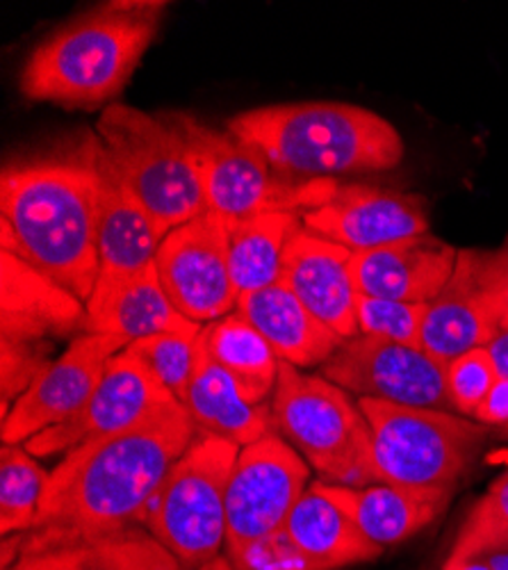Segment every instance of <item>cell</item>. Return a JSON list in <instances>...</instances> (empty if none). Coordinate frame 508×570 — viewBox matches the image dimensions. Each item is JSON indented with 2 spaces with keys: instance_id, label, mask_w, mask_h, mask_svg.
Segmentation results:
<instances>
[{
  "instance_id": "7a4b0ae2",
  "label": "cell",
  "mask_w": 508,
  "mask_h": 570,
  "mask_svg": "<svg viewBox=\"0 0 508 570\" xmlns=\"http://www.w3.org/2000/svg\"><path fill=\"white\" fill-rule=\"evenodd\" d=\"M101 139L17 158L0 174V249L17 252L80 302L99 278Z\"/></svg>"
},
{
  "instance_id": "836d02e7",
  "label": "cell",
  "mask_w": 508,
  "mask_h": 570,
  "mask_svg": "<svg viewBox=\"0 0 508 570\" xmlns=\"http://www.w3.org/2000/svg\"><path fill=\"white\" fill-rule=\"evenodd\" d=\"M440 570H508V541L454 546Z\"/></svg>"
},
{
  "instance_id": "9a60e30c",
  "label": "cell",
  "mask_w": 508,
  "mask_h": 570,
  "mask_svg": "<svg viewBox=\"0 0 508 570\" xmlns=\"http://www.w3.org/2000/svg\"><path fill=\"white\" fill-rule=\"evenodd\" d=\"M171 402L178 400L160 382H156L140 361H135L123 350L110 361L101 386L91 395L87 406L67 422L30 439L26 450L32 456L71 452L87 441L123 432Z\"/></svg>"
},
{
  "instance_id": "7c38bea8",
  "label": "cell",
  "mask_w": 508,
  "mask_h": 570,
  "mask_svg": "<svg viewBox=\"0 0 508 570\" xmlns=\"http://www.w3.org/2000/svg\"><path fill=\"white\" fill-rule=\"evenodd\" d=\"M325 379L358 397L401 406L454 411L447 395V363L420 347L358 334L321 365Z\"/></svg>"
},
{
  "instance_id": "2e32d148",
  "label": "cell",
  "mask_w": 508,
  "mask_h": 570,
  "mask_svg": "<svg viewBox=\"0 0 508 570\" xmlns=\"http://www.w3.org/2000/svg\"><path fill=\"white\" fill-rule=\"evenodd\" d=\"M501 320L488 288L486 252L460 249L445 291L429 304L422 326V350L442 363L488 347Z\"/></svg>"
},
{
  "instance_id": "8992f818",
  "label": "cell",
  "mask_w": 508,
  "mask_h": 570,
  "mask_svg": "<svg viewBox=\"0 0 508 570\" xmlns=\"http://www.w3.org/2000/svg\"><path fill=\"white\" fill-rule=\"evenodd\" d=\"M271 415L279 432L321 474V482L353 489L381 484L369 422L347 391L329 379L303 374L281 361Z\"/></svg>"
},
{
  "instance_id": "e0dca14e",
  "label": "cell",
  "mask_w": 508,
  "mask_h": 570,
  "mask_svg": "<svg viewBox=\"0 0 508 570\" xmlns=\"http://www.w3.org/2000/svg\"><path fill=\"white\" fill-rule=\"evenodd\" d=\"M87 304L17 252L0 249V343L43 345L82 328Z\"/></svg>"
},
{
  "instance_id": "ffe728a7",
  "label": "cell",
  "mask_w": 508,
  "mask_h": 570,
  "mask_svg": "<svg viewBox=\"0 0 508 570\" xmlns=\"http://www.w3.org/2000/svg\"><path fill=\"white\" fill-rule=\"evenodd\" d=\"M351 256L342 245L301 226L288 243L281 265V283L342 341L358 336Z\"/></svg>"
},
{
  "instance_id": "d590c367",
  "label": "cell",
  "mask_w": 508,
  "mask_h": 570,
  "mask_svg": "<svg viewBox=\"0 0 508 570\" xmlns=\"http://www.w3.org/2000/svg\"><path fill=\"white\" fill-rule=\"evenodd\" d=\"M488 352H490V358L495 363L497 376H501L508 382V328L506 326L499 328V334L488 345Z\"/></svg>"
},
{
  "instance_id": "ac0fdd59",
  "label": "cell",
  "mask_w": 508,
  "mask_h": 570,
  "mask_svg": "<svg viewBox=\"0 0 508 570\" xmlns=\"http://www.w3.org/2000/svg\"><path fill=\"white\" fill-rule=\"evenodd\" d=\"M99 171V278L91 295L119 288L151 267L167 237L142 202L130 193L103 147Z\"/></svg>"
},
{
  "instance_id": "83f0119b",
  "label": "cell",
  "mask_w": 508,
  "mask_h": 570,
  "mask_svg": "<svg viewBox=\"0 0 508 570\" xmlns=\"http://www.w3.org/2000/svg\"><path fill=\"white\" fill-rule=\"evenodd\" d=\"M301 226L297 213H262L230 226V276L240 297L281 281L288 243Z\"/></svg>"
},
{
  "instance_id": "f1b7e54d",
  "label": "cell",
  "mask_w": 508,
  "mask_h": 570,
  "mask_svg": "<svg viewBox=\"0 0 508 570\" xmlns=\"http://www.w3.org/2000/svg\"><path fill=\"white\" fill-rule=\"evenodd\" d=\"M51 472L21 445H6L0 452V532L3 537L30 530Z\"/></svg>"
},
{
  "instance_id": "44dd1931",
  "label": "cell",
  "mask_w": 508,
  "mask_h": 570,
  "mask_svg": "<svg viewBox=\"0 0 508 570\" xmlns=\"http://www.w3.org/2000/svg\"><path fill=\"white\" fill-rule=\"evenodd\" d=\"M312 491L340 507L356 528L381 548L397 546L425 530L449 504L454 489H415L395 484L340 487L312 482Z\"/></svg>"
},
{
  "instance_id": "30bf717a",
  "label": "cell",
  "mask_w": 508,
  "mask_h": 570,
  "mask_svg": "<svg viewBox=\"0 0 508 570\" xmlns=\"http://www.w3.org/2000/svg\"><path fill=\"white\" fill-rule=\"evenodd\" d=\"M306 461L269 432L242 448L226 495V546L238 570H253L306 493Z\"/></svg>"
},
{
  "instance_id": "603a6c76",
  "label": "cell",
  "mask_w": 508,
  "mask_h": 570,
  "mask_svg": "<svg viewBox=\"0 0 508 570\" xmlns=\"http://www.w3.org/2000/svg\"><path fill=\"white\" fill-rule=\"evenodd\" d=\"M279 543L292 554L297 570H336L372 561L384 552L340 507L312 489L292 509Z\"/></svg>"
},
{
  "instance_id": "cb8c5ba5",
  "label": "cell",
  "mask_w": 508,
  "mask_h": 570,
  "mask_svg": "<svg viewBox=\"0 0 508 570\" xmlns=\"http://www.w3.org/2000/svg\"><path fill=\"white\" fill-rule=\"evenodd\" d=\"M203 326L185 317L167 297L156 263L142 274L121 283L101 295H91L87 302V320L82 334L119 336L128 343L149 336L199 334Z\"/></svg>"
},
{
  "instance_id": "e575fe53",
  "label": "cell",
  "mask_w": 508,
  "mask_h": 570,
  "mask_svg": "<svg viewBox=\"0 0 508 570\" xmlns=\"http://www.w3.org/2000/svg\"><path fill=\"white\" fill-rule=\"evenodd\" d=\"M486 278L501 326L508 328V235L499 249L486 252Z\"/></svg>"
},
{
  "instance_id": "6da1fadb",
  "label": "cell",
  "mask_w": 508,
  "mask_h": 570,
  "mask_svg": "<svg viewBox=\"0 0 508 570\" xmlns=\"http://www.w3.org/2000/svg\"><path fill=\"white\" fill-rule=\"evenodd\" d=\"M197 432L188 409L171 402L123 432L73 448L51 472L28 537H103L142 522L167 472L190 450Z\"/></svg>"
},
{
  "instance_id": "4fadbf2b",
  "label": "cell",
  "mask_w": 508,
  "mask_h": 570,
  "mask_svg": "<svg viewBox=\"0 0 508 570\" xmlns=\"http://www.w3.org/2000/svg\"><path fill=\"white\" fill-rule=\"evenodd\" d=\"M130 343L119 336L82 334L46 365L3 417V443L21 445L80 413L101 386L110 361Z\"/></svg>"
},
{
  "instance_id": "1f68e13d",
  "label": "cell",
  "mask_w": 508,
  "mask_h": 570,
  "mask_svg": "<svg viewBox=\"0 0 508 570\" xmlns=\"http://www.w3.org/2000/svg\"><path fill=\"white\" fill-rule=\"evenodd\" d=\"M445 379L451 409L458 415H470L475 420V413L479 411V406L484 404V400L488 397L497 382V370L488 347L472 350L447 363Z\"/></svg>"
},
{
  "instance_id": "4316f807",
  "label": "cell",
  "mask_w": 508,
  "mask_h": 570,
  "mask_svg": "<svg viewBox=\"0 0 508 570\" xmlns=\"http://www.w3.org/2000/svg\"><path fill=\"white\" fill-rule=\"evenodd\" d=\"M201 345L206 356L219 365L242 393L262 404L279 382V356L260 331L238 311L203 326Z\"/></svg>"
},
{
  "instance_id": "d6a6232c",
  "label": "cell",
  "mask_w": 508,
  "mask_h": 570,
  "mask_svg": "<svg viewBox=\"0 0 508 570\" xmlns=\"http://www.w3.org/2000/svg\"><path fill=\"white\" fill-rule=\"evenodd\" d=\"M508 541V470L490 484L486 495L472 507L454 546H479Z\"/></svg>"
},
{
  "instance_id": "9c48e42d",
  "label": "cell",
  "mask_w": 508,
  "mask_h": 570,
  "mask_svg": "<svg viewBox=\"0 0 508 570\" xmlns=\"http://www.w3.org/2000/svg\"><path fill=\"white\" fill-rule=\"evenodd\" d=\"M240 445L203 434L167 472L147 511L149 532L182 563L199 568L226 541V495Z\"/></svg>"
},
{
  "instance_id": "d4e9b609",
  "label": "cell",
  "mask_w": 508,
  "mask_h": 570,
  "mask_svg": "<svg viewBox=\"0 0 508 570\" xmlns=\"http://www.w3.org/2000/svg\"><path fill=\"white\" fill-rule=\"evenodd\" d=\"M236 311L260 331V336L271 345L279 361L295 367L325 365L345 343L281 281L269 288L242 295Z\"/></svg>"
},
{
  "instance_id": "52a82bcc",
  "label": "cell",
  "mask_w": 508,
  "mask_h": 570,
  "mask_svg": "<svg viewBox=\"0 0 508 570\" xmlns=\"http://www.w3.org/2000/svg\"><path fill=\"white\" fill-rule=\"evenodd\" d=\"M171 117L190 141L208 210L217 213L228 228L262 213L303 215L336 193V178L283 176L233 132L210 128L185 112H171Z\"/></svg>"
},
{
  "instance_id": "ba28073f",
  "label": "cell",
  "mask_w": 508,
  "mask_h": 570,
  "mask_svg": "<svg viewBox=\"0 0 508 570\" xmlns=\"http://www.w3.org/2000/svg\"><path fill=\"white\" fill-rule=\"evenodd\" d=\"M381 484L454 489L481 452L488 426L451 411L360 397Z\"/></svg>"
},
{
  "instance_id": "484cf974",
  "label": "cell",
  "mask_w": 508,
  "mask_h": 570,
  "mask_svg": "<svg viewBox=\"0 0 508 570\" xmlns=\"http://www.w3.org/2000/svg\"><path fill=\"white\" fill-rule=\"evenodd\" d=\"M199 430L247 448L267 436L273 424L271 409L251 402L242 389L208 356L180 402Z\"/></svg>"
},
{
  "instance_id": "8fae6325",
  "label": "cell",
  "mask_w": 508,
  "mask_h": 570,
  "mask_svg": "<svg viewBox=\"0 0 508 570\" xmlns=\"http://www.w3.org/2000/svg\"><path fill=\"white\" fill-rule=\"evenodd\" d=\"M156 269L171 304L197 324H210L238 308L240 293L230 276V228L212 210L167 233Z\"/></svg>"
},
{
  "instance_id": "3957f363",
  "label": "cell",
  "mask_w": 508,
  "mask_h": 570,
  "mask_svg": "<svg viewBox=\"0 0 508 570\" xmlns=\"http://www.w3.org/2000/svg\"><path fill=\"white\" fill-rule=\"evenodd\" d=\"M165 8V3L121 0L69 21L26 60L23 97L80 110L117 104L158 37Z\"/></svg>"
},
{
  "instance_id": "8d00e7d4",
  "label": "cell",
  "mask_w": 508,
  "mask_h": 570,
  "mask_svg": "<svg viewBox=\"0 0 508 570\" xmlns=\"http://www.w3.org/2000/svg\"><path fill=\"white\" fill-rule=\"evenodd\" d=\"M197 570H236V566H230V561H228L226 557L217 554L215 559L206 561V563H203V566H199Z\"/></svg>"
},
{
  "instance_id": "277c9868",
  "label": "cell",
  "mask_w": 508,
  "mask_h": 570,
  "mask_svg": "<svg viewBox=\"0 0 508 570\" xmlns=\"http://www.w3.org/2000/svg\"><path fill=\"white\" fill-rule=\"evenodd\" d=\"M228 132L256 147L279 174L301 180L388 171L406 154L386 117L340 101L247 110L228 121Z\"/></svg>"
},
{
  "instance_id": "f546056e",
  "label": "cell",
  "mask_w": 508,
  "mask_h": 570,
  "mask_svg": "<svg viewBox=\"0 0 508 570\" xmlns=\"http://www.w3.org/2000/svg\"><path fill=\"white\" fill-rule=\"evenodd\" d=\"M201 331L199 334L171 331V334L149 336L130 343L126 352L135 361H140L151 372L156 382H160L178 402H182L185 393L192 386L195 376L199 374L206 361Z\"/></svg>"
},
{
  "instance_id": "7402d4cb",
  "label": "cell",
  "mask_w": 508,
  "mask_h": 570,
  "mask_svg": "<svg viewBox=\"0 0 508 570\" xmlns=\"http://www.w3.org/2000/svg\"><path fill=\"white\" fill-rule=\"evenodd\" d=\"M12 570H182V563L151 532L128 528L67 541L21 537Z\"/></svg>"
},
{
  "instance_id": "5bb4252c",
  "label": "cell",
  "mask_w": 508,
  "mask_h": 570,
  "mask_svg": "<svg viewBox=\"0 0 508 570\" xmlns=\"http://www.w3.org/2000/svg\"><path fill=\"white\" fill-rule=\"evenodd\" d=\"M301 224L358 254L429 233V204L399 189L338 183L325 204L301 215Z\"/></svg>"
},
{
  "instance_id": "4dcf8cb0",
  "label": "cell",
  "mask_w": 508,
  "mask_h": 570,
  "mask_svg": "<svg viewBox=\"0 0 508 570\" xmlns=\"http://www.w3.org/2000/svg\"><path fill=\"white\" fill-rule=\"evenodd\" d=\"M429 304H408L395 299L356 297L358 334L384 338L406 347L422 350V326Z\"/></svg>"
},
{
  "instance_id": "5b68a950",
  "label": "cell",
  "mask_w": 508,
  "mask_h": 570,
  "mask_svg": "<svg viewBox=\"0 0 508 570\" xmlns=\"http://www.w3.org/2000/svg\"><path fill=\"white\" fill-rule=\"evenodd\" d=\"M97 135L108 160L165 235L208 213L190 141L171 115L112 104Z\"/></svg>"
},
{
  "instance_id": "d6986e66",
  "label": "cell",
  "mask_w": 508,
  "mask_h": 570,
  "mask_svg": "<svg viewBox=\"0 0 508 570\" xmlns=\"http://www.w3.org/2000/svg\"><path fill=\"white\" fill-rule=\"evenodd\" d=\"M458 252L431 233L358 252L351 256L353 288L375 299L431 304L449 283Z\"/></svg>"
}]
</instances>
